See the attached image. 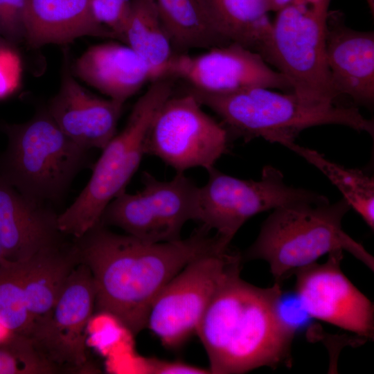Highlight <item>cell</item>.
<instances>
[{"mask_svg": "<svg viewBox=\"0 0 374 374\" xmlns=\"http://www.w3.org/2000/svg\"><path fill=\"white\" fill-rule=\"evenodd\" d=\"M26 3V0H0V35L12 40L24 37Z\"/></svg>", "mask_w": 374, "mask_h": 374, "instance_id": "obj_28", "label": "cell"}, {"mask_svg": "<svg viewBox=\"0 0 374 374\" xmlns=\"http://www.w3.org/2000/svg\"><path fill=\"white\" fill-rule=\"evenodd\" d=\"M218 30L231 42L259 53L265 60L272 21L265 0H202Z\"/></svg>", "mask_w": 374, "mask_h": 374, "instance_id": "obj_20", "label": "cell"}, {"mask_svg": "<svg viewBox=\"0 0 374 374\" xmlns=\"http://www.w3.org/2000/svg\"><path fill=\"white\" fill-rule=\"evenodd\" d=\"M24 30L33 47L69 43L84 36L115 39L95 21L88 0H26Z\"/></svg>", "mask_w": 374, "mask_h": 374, "instance_id": "obj_18", "label": "cell"}, {"mask_svg": "<svg viewBox=\"0 0 374 374\" xmlns=\"http://www.w3.org/2000/svg\"><path fill=\"white\" fill-rule=\"evenodd\" d=\"M8 259L6 258L4 249L0 241V265L5 262Z\"/></svg>", "mask_w": 374, "mask_h": 374, "instance_id": "obj_31", "label": "cell"}, {"mask_svg": "<svg viewBox=\"0 0 374 374\" xmlns=\"http://www.w3.org/2000/svg\"><path fill=\"white\" fill-rule=\"evenodd\" d=\"M21 76V60L10 48L0 46V99L15 91L19 86Z\"/></svg>", "mask_w": 374, "mask_h": 374, "instance_id": "obj_27", "label": "cell"}, {"mask_svg": "<svg viewBox=\"0 0 374 374\" xmlns=\"http://www.w3.org/2000/svg\"><path fill=\"white\" fill-rule=\"evenodd\" d=\"M172 93L170 78L150 83L134 105L125 127L103 149L87 184L71 205L57 215L62 233L73 238L82 236L100 222L107 204L125 190L145 154V141L151 123Z\"/></svg>", "mask_w": 374, "mask_h": 374, "instance_id": "obj_5", "label": "cell"}, {"mask_svg": "<svg viewBox=\"0 0 374 374\" xmlns=\"http://www.w3.org/2000/svg\"><path fill=\"white\" fill-rule=\"evenodd\" d=\"M240 256L229 247L196 258L161 290L150 309L146 328L168 348H176L196 333L215 294L240 272Z\"/></svg>", "mask_w": 374, "mask_h": 374, "instance_id": "obj_8", "label": "cell"}, {"mask_svg": "<svg viewBox=\"0 0 374 374\" xmlns=\"http://www.w3.org/2000/svg\"><path fill=\"white\" fill-rule=\"evenodd\" d=\"M282 294L280 283L256 287L241 279L240 272L222 285L196 331L211 373L291 366L295 330L280 312Z\"/></svg>", "mask_w": 374, "mask_h": 374, "instance_id": "obj_2", "label": "cell"}, {"mask_svg": "<svg viewBox=\"0 0 374 374\" xmlns=\"http://www.w3.org/2000/svg\"><path fill=\"white\" fill-rule=\"evenodd\" d=\"M74 71L109 98L123 103L154 81L140 57L127 44L115 42L90 46L75 61Z\"/></svg>", "mask_w": 374, "mask_h": 374, "instance_id": "obj_17", "label": "cell"}, {"mask_svg": "<svg viewBox=\"0 0 374 374\" xmlns=\"http://www.w3.org/2000/svg\"><path fill=\"white\" fill-rule=\"evenodd\" d=\"M140 371L150 374H206L208 369L202 368L179 361H168L154 357H141Z\"/></svg>", "mask_w": 374, "mask_h": 374, "instance_id": "obj_29", "label": "cell"}, {"mask_svg": "<svg viewBox=\"0 0 374 374\" xmlns=\"http://www.w3.org/2000/svg\"><path fill=\"white\" fill-rule=\"evenodd\" d=\"M178 53L224 46L230 42L217 28L202 0H153Z\"/></svg>", "mask_w": 374, "mask_h": 374, "instance_id": "obj_21", "label": "cell"}, {"mask_svg": "<svg viewBox=\"0 0 374 374\" xmlns=\"http://www.w3.org/2000/svg\"><path fill=\"white\" fill-rule=\"evenodd\" d=\"M142 181L141 191L130 194L125 190L114 198L103 211L100 222L149 242L181 239L184 225L196 220L199 187L183 172L163 181L144 172Z\"/></svg>", "mask_w": 374, "mask_h": 374, "instance_id": "obj_9", "label": "cell"}, {"mask_svg": "<svg viewBox=\"0 0 374 374\" xmlns=\"http://www.w3.org/2000/svg\"><path fill=\"white\" fill-rule=\"evenodd\" d=\"M95 301L92 274L87 265L79 263L69 276L50 316L30 338L37 351L62 373L95 371L89 365L87 354V334Z\"/></svg>", "mask_w": 374, "mask_h": 374, "instance_id": "obj_11", "label": "cell"}, {"mask_svg": "<svg viewBox=\"0 0 374 374\" xmlns=\"http://www.w3.org/2000/svg\"><path fill=\"white\" fill-rule=\"evenodd\" d=\"M57 215L0 176V241L8 260H26L62 240Z\"/></svg>", "mask_w": 374, "mask_h": 374, "instance_id": "obj_16", "label": "cell"}, {"mask_svg": "<svg viewBox=\"0 0 374 374\" xmlns=\"http://www.w3.org/2000/svg\"><path fill=\"white\" fill-rule=\"evenodd\" d=\"M167 77L183 79L190 89L210 94H227L251 87L293 92L282 73L272 69L259 53L236 42L199 55L177 53Z\"/></svg>", "mask_w": 374, "mask_h": 374, "instance_id": "obj_12", "label": "cell"}, {"mask_svg": "<svg viewBox=\"0 0 374 374\" xmlns=\"http://www.w3.org/2000/svg\"><path fill=\"white\" fill-rule=\"evenodd\" d=\"M201 105L222 120L229 135L244 141L262 138L289 148L304 130L323 125H340L374 135L373 120L354 105L337 102L312 103L294 93H279L251 87L227 94H210L190 89Z\"/></svg>", "mask_w": 374, "mask_h": 374, "instance_id": "obj_3", "label": "cell"}, {"mask_svg": "<svg viewBox=\"0 0 374 374\" xmlns=\"http://www.w3.org/2000/svg\"><path fill=\"white\" fill-rule=\"evenodd\" d=\"M2 176L36 202L57 198L83 164L87 149L68 137L48 112L8 130Z\"/></svg>", "mask_w": 374, "mask_h": 374, "instance_id": "obj_6", "label": "cell"}, {"mask_svg": "<svg viewBox=\"0 0 374 374\" xmlns=\"http://www.w3.org/2000/svg\"><path fill=\"white\" fill-rule=\"evenodd\" d=\"M190 93L169 97L155 115L145 141V154L156 156L177 172L206 170L226 152L229 134L202 109Z\"/></svg>", "mask_w": 374, "mask_h": 374, "instance_id": "obj_10", "label": "cell"}, {"mask_svg": "<svg viewBox=\"0 0 374 374\" xmlns=\"http://www.w3.org/2000/svg\"><path fill=\"white\" fill-rule=\"evenodd\" d=\"M25 260L0 265V324L10 332L30 337L33 321L24 290Z\"/></svg>", "mask_w": 374, "mask_h": 374, "instance_id": "obj_24", "label": "cell"}, {"mask_svg": "<svg viewBox=\"0 0 374 374\" xmlns=\"http://www.w3.org/2000/svg\"><path fill=\"white\" fill-rule=\"evenodd\" d=\"M350 209L344 198L333 204L326 199L277 208L262 224L246 256L266 261L280 284L337 250L350 253L373 271V257L342 229V220Z\"/></svg>", "mask_w": 374, "mask_h": 374, "instance_id": "obj_4", "label": "cell"}, {"mask_svg": "<svg viewBox=\"0 0 374 374\" xmlns=\"http://www.w3.org/2000/svg\"><path fill=\"white\" fill-rule=\"evenodd\" d=\"M2 44H1V43L0 42V46L2 45Z\"/></svg>", "mask_w": 374, "mask_h": 374, "instance_id": "obj_33", "label": "cell"}, {"mask_svg": "<svg viewBox=\"0 0 374 374\" xmlns=\"http://www.w3.org/2000/svg\"><path fill=\"white\" fill-rule=\"evenodd\" d=\"M123 105L89 93L66 75L47 112L75 143L87 150H103L116 134Z\"/></svg>", "mask_w": 374, "mask_h": 374, "instance_id": "obj_15", "label": "cell"}, {"mask_svg": "<svg viewBox=\"0 0 374 374\" xmlns=\"http://www.w3.org/2000/svg\"><path fill=\"white\" fill-rule=\"evenodd\" d=\"M367 5L369 8L370 12L373 16L374 15V0H366Z\"/></svg>", "mask_w": 374, "mask_h": 374, "instance_id": "obj_32", "label": "cell"}, {"mask_svg": "<svg viewBox=\"0 0 374 374\" xmlns=\"http://www.w3.org/2000/svg\"><path fill=\"white\" fill-rule=\"evenodd\" d=\"M288 149L319 169L339 190L348 203L374 229V179L358 169L346 168L326 159L316 150L296 143Z\"/></svg>", "mask_w": 374, "mask_h": 374, "instance_id": "obj_23", "label": "cell"}, {"mask_svg": "<svg viewBox=\"0 0 374 374\" xmlns=\"http://www.w3.org/2000/svg\"><path fill=\"white\" fill-rule=\"evenodd\" d=\"M95 21L123 42L132 0H88Z\"/></svg>", "mask_w": 374, "mask_h": 374, "instance_id": "obj_26", "label": "cell"}, {"mask_svg": "<svg viewBox=\"0 0 374 374\" xmlns=\"http://www.w3.org/2000/svg\"><path fill=\"white\" fill-rule=\"evenodd\" d=\"M208 231L202 226L186 239L149 242L114 233L98 222L74 238L80 263L93 276L95 310L136 335L146 328L154 299L175 275L196 258L229 247Z\"/></svg>", "mask_w": 374, "mask_h": 374, "instance_id": "obj_1", "label": "cell"}, {"mask_svg": "<svg viewBox=\"0 0 374 374\" xmlns=\"http://www.w3.org/2000/svg\"><path fill=\"white\" fill-rule=\"evenodd\" d=\"M326 62L333 89L355 104L371 107L374 102V33L347 26L342 15L329 12Z\"/></svg>", "mask_w": 374, "mask_h": 374, "instance_id": "obj_14", "label": "cell"}, {"mask_svg": "<svg viewBox=\"0 0 374 374\" xmlns=\"http://www.w3.org/2000/svg\"><path fill=\"white\" fill-rule=\"evenodd\" d=\"M207 171L208 181L198 189L195 220L207 230H215L229 244L240 227L260 213L328 199L317 193L287 185L283 173L271 166L263 168L258 181L238 179L215 167Z\"/></svg>", "mask_w": 374, "mask_h": 374, "instance_id": "obj_7", "label": "cell"}, {"mask_svg": "<svg viewBox=\"0 0 374 374\" xmlns=\"http://www.w3.org/2000/svg\"><path fill=\"white\" fill-rule=\"evenodd\" d=\"M123 42L146 64L154 80L168 78L170 63L178 53L153 0H132Z\"/></svg>", "mask_w": 374, "mask_h": 374, "instance_id": "obj_22", "label": "cell"}, {"mask_svg": "<svg viewBox=\"0 0 374 374\" xmlns=\"http://www.w3.org/2000/svg\"><path fill=\"white\" fill-rule=\"evenodd\" d=\"M79 263L74 243L63 240L25 260L24 290L33 321L32 335L50 316L69 276Z\"/></svg>", "mask_w": 374, "mask_h": 374, "instance_id": "obj_19", "label": "cell"}, {"mask_svg": "<svg viewBox=\"0 0 374 374\" xmlns=\"http://www.w3.org/2000/svg\"><path fill=\"white\" fill-rule=\"evenodd\" d=\"M292 1V0H265L269 12L271 11L278 12Z\"/></svg>", "mask_w": 374, "mask_h": 374, "instance_id": "obj_30", "label": "cell"}, {"mask_svg": "<svg viewBox=\"0 0 374 374\" xmlns=\"http://www.w3.org/2000/svg\"><path fill=\"white\" fill-rule=\"evenodd\" d=\"M61 370L47 361L26 336L12 333L0 342V374H55Z\"/></svg>", "mask_w": 374, "mask_h": 374, "instance_id": "obj_25", "label": "cell"}, {"mask_svg": "<svg viewBox=\"0 0 374 374\" xmlns=\"http://www.w3.org/2000/svg\"><path fill=\"white\" fill-rule=\"evenodd\" d=\"M343 251H332L326 262H315L296 270V294L310 317L373 339V303L341 269Z\"/></svg>", "mask_w": 374, "mask_h": 374, "instance_id": "obj_13", "label": "cell"}]
</instances>
